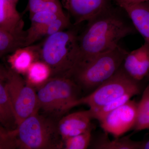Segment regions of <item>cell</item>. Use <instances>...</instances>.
<instances>
[{
  "label": "cell",
  "mask_w": 149,
  "mask_h": 149,
  "mask_svg": "<svg viewBox=\"0 0 149 149\" xmlns=\"http://www.w3.org/2000/svg\"><path fill=\"white\" fill-rule=\"evenodd\" d=\"M81 88L71 77H52L37 89L39 111L57 119L76 106Z\"/></svg>",
  "instance_id": "obj_3"
},
{
  "label": "cell",
  "mask_w": 149,
  "mask_h": 149,
  "mask_svg": "<svg viewBox=\"0 0 149 149\" xmlns=\"http://www.w3.org/2000/svg\"><path fill=\"white\" fill-rule=\"evenodd\" d=\"M0 124L8 131L16 129V117L4 83L0 81Z\"/></svg>",
  "instance_id": "obj_16"
},
{
  "label": "cell",
  "mask_w": 149,
  "mask_h": 149,
  "mask_svg": "<svg viewBox=\"0 0 149 149\" xmlns=\"http://www.w3.org/2000/svg\"><path fill=\"white\" fill-rule=\"evenodd\" d=\"M117 2L118 5H119L121 4L124 3H125L127 0H115Z\"/></svg>",
  "instance_id": "obj_30"
},
{
  "label": "cell",
  "mask_w": 149,
  "mask_h": 149,
  "mask_svg": "<svg viewBox=\"0 0 149 149\" xmlns=\"http://www.w3.org/2000/svg\"><path fill=\"white\" fill-rule=\"evenodd\" d=\"M78 37L77 31L69 28L45 38L39 45L40 59L50 67L52 77H71L79 58Z\"/></svg>",
  "instance_id": "obj_2"
},
{
  "label": "cell",
  "mask_w": 149,
  "mask_h": 149,
  "mask_svg": "<svg viewBox=\"0 0 149 149\" xmlns=\"http://www.w3.org/2000/svg\"><path fill=\"white\" fill-rule=\"evenodd\" d=\"M142 142L132 141L128 137L110 140L103 136L95 142L93 148L97 149H140Z\"/></svg>",
  "instance_id": "obj_18"
},
{
  "label": "cell",
  "mask_w": 149,
  "mask_h": 149,
  "mask_svg": "<svg viewBox=\"0 0 149 149\" xmlns=\"http://www.w3.org/2000/svg\"><path fill=\"white\" fill-rule=\"evenodd\" d=\"M93 119L89 110L75 112L63 116L58 121V129L62 141L84 133L92 128Z\"/></svg>",
  "instance_id": "obj_10"
},
{
  "label": "cell",
  "mask_w": 149,
  "mask_h": 149,
  "mask_svg": "<svg viewBox=\"0 0 149 149\" xmlns=\"http://www.w3.org/2000/svg\"><path fill=\"white\" fill-rule=\"evenodd\" d=\"M130 77L141 81L149 73V45L145 42L140 47L128 52L122 65Z\"/></svg>",
  "instance_id": "obj_11"
},
{
  "label": "cell",
  "mask_w": 149,
  "mask_h": 149,
  "mask_svg": "<svg viewBox=\"0 0 149 149\" xmlns=\"http://www.w3.org/2000/svg\"><path fill=\"white\" fill-rule=\"evenodd\" d=\"M137 105L130 100L108 113L99 121L103 130L115 138H120L134 129L137 119Z\"/></svg>",
  "instance_id": "obj_8"
},
{
  "label": "cell",
  "mask_w": 149,
  "mask_h": 149,
  "mask_svg": "<svg viewBox=\"0 0 149 149\" xmlns=\"http://www.w3.org/2000/svg\"><path fill=\"white\" fill-rule=\"evenodd\" d=\"M74 25L89 21L111 6L110 0H62Z\"/></svg>",
  "instance_id": "obj_9"
},
{
  "label": "cell",
  "mask_w": 149,
  "mask_h": 149,
  "mask_svg": "<svg viewBox=\"0 0 149 149\" xmlns=\"http://www.w3.org/2000/svg\"><path fill=\"white\" fill-rule=\"evenodd\" d=\"M8 70L0 64V81L4 83L6 78Z\"/></svg>",
  "instance_id": "obj_26"
},
{
  "label": "cell",
  "mask_w": 149,
  "mask_h": 149,
  "mask_svg": "<svg viewBox=\"0 0 149 149\" xmlns=\"http://www.w3.org/2000/svg\"><path fill=\"white\" fill-rule=\"evenodd\" d=\"M27 8L29 15L42 11L51 12L59 15L65 14L60 0H27Z\"/></svg>",
  "instance_id": "obj_21"
},
{
  "label": "cell",
  "mask_w": 149,
  "mask_h": 149,
  "mask_svg": "<svg viewBox=\"0 0 149 149\" xmlns=\"http://www.w3.org/2000/svg\"><path fill=\"white\" fill-rule=\"evenodd\" d=\"M128 52L119 45L78 65L71 77L81 89L94 90L117 72Z\"/></svg>",
  "instance_id": "obj_5"
},
{
  "label": "cell",
  "mask_w": 149,
  "mask_h": 149,
  "mask_svg": "<svg viewBox=\"0 0 149 149\" xmlns=\"http://www.w3.org/2000/svg\"><path fill=\"white\" fill-rule=\"evenodd\" d=\"M65 15H59L51 12L42 11L29 15L31 24L29 28L25 31L24 43L46 24Z\"/></svg>",
  "instance_id": "obj_19"
},
{
  "label": "cell",
  "mask_w": 149,
  "mask_h": 149,
  "mask_svg": "<svg viewBox=\"0 0 149 149\" xmlns=\"http://www.w3.org/2000/svg\"><path fill=\"white\" fill-rule=\"evenodd\" d=\"M92 128L84 133L69 137L63 141V148L65 149H85L91 143Z\"/></svg>",
  "instance_id": "obj_24"
},
{
  "label": "cell",
  "mask_w": 149,
  "mask_h": 149,
  "mask_svg": "<svg viewBox=\"0 0 149 149\" xmlns=\"http://www.w3.org/2000/svg\"><path fill=\"white\" fill-rule=\"evenodd\" d=\"M125 11L136 31L149 45V1L119 6Z\"/></svg>",
  "instance_id": "obj_14"
},
{
  "label": "cell",
  "mask_w": 149,
  "mask_h": 149,
  "mask_svg": "<svg viewBox=\"0 0 149 149\" xmlns=\"http://www.w3.org/2000/svg\"><path fill=\"white\" fill-rule=\"evenodd\" d=\"M15 130L0 135V149L17 148Z\"/></svg>",
  "instance_id": "obj_25"
},
{
  "label": "cell",
  "mask_w": 149,
  "mask_h": 149,
  "mask_svg": "<svg viewBox=\"0 0 149 149\" xmlns=\"http://www.w3.org/2000/svg\"><path fill=\"white\" fill-rule=\"evenodd\" d=\"M24 76L27 84L37 89L52 77V70L45 62L37 60L31 65Z\"/></svg>",
  "instance_id": "obj_15"
},
{
  "label": "cell",
  "mask_w": 149,
  "mask_h": 149,
  "mask_svg": "<svg viewBox=\"0 0 149 149\" xmlns=\"http://www.w3.org/2000/svg\"><path fill=\"white\" fill-rule=\"evenodd\" d=\"M4 85L14 111L17 126L27 117L39 111L36 89L28 85L21 74L9 68Z\"/></svg>",
  "instance_id": "obj_7"
},
{
  "label": "cell",
  "mask_w": 149,
  "mask_h": 149,
  "mask_svg": "<svg viewBox=\"0 0 149 149\" xmlns=\"http://www.w3.org/2000/svg\"><path fill=\"white\" fill-rule=\"evenodd\" d=\"M17 3L10 0H0V28L24 39V22Z\"/></svg>",
  "instance_id": "obj_12"
},
{
  "label": "cell",
  "mask_w": 149,
  "mask_h": 149,
  "mask_svg": "<svg viewBox=\"0 0 149 149\" xmlns=\"http://www.w3.org/2000/svg\"><path fill=\"white\" fill-rule=\"evenodd\" d=\"M122 12L110 7L88 22L78 35V65L117 47L120 40L136 32Z\"/></svg>",
  "instance_id": "obj_1"
},
{
  "label": "cell",
  "mask_w": 149,
  "mask_h": 149,
  "mask_svg": "<svg viewBox=\"0 0 149 149\" xmlns=\"http://www.w3.org/2000/svg\"><path fill=\"white\" fill-rule=\"evenodd\" d=\"M24 39L0 28V58L24 46Z\"/></svg>",
  "instance_id": "obj_22"
},
{
  "label": "cell",
  "mask_w": 149,
  "mask_h": 149,
  "mask_svg": "<svg viewBox=\"0 0 149 149\" xmlns=\"http://www.w3.org/2000/svg\"><path fill=\"white\" fill-rule=\"evenodd\" d=\"M8 131V130H7L5 128H4L0 124V135L2 134H4Z\"/></svg>",
  "instance_id": "obj_29"
},
{
  "label": "cell",
  "mask_w": 149,
  "mask_h": 149,
  "mask_svg": "<svg viewBox=\"0 0 149 149\" xmlns=\"http://www.w3.org/2000/svg\"><path fill=\"white\" fill-rule=\"evenodd\" d=\"M40 59V45H34L20 47L9 54L7 61L10 68L24 75L31 65Z\"/></svg>",
  "instance_id": "obj_13"
},
{
  "label": "cell",
  "mask_w": 149,
  "mask_h": 149,
  "mask_svg": "<svg viewBox=\"0 0 149 149\" xmlns=\"http://www.w3.org/2000/svg\"><path fill=\"white\" fill-rule=\"evenodd\" d=\"M71 25L69 17L66 14L49 22L35 33L25 42L24 46L34 45L38 40L47 38L56 33L70 28Z\"/></svg>",
  "instance_id": "obj_17"
},
{
  "label": "cell",
  "mask_w": 149,
  "mask_h": 149,
  "mask_svg": "<svg viewBox=\"0 0 149 149\" xmlns=\"http://www.w3.org/2000/svg\"><path fill=\"white\" fill-rule=\"evenodd\" d=\"M148 1H149V0H127L125 3L121 4L118 6L122 4H133L140 3L145 2Z\"/></svg>",
  "instance_id": "obj_27"
},
{
  "label": "cell",
  "mask_w": 149,
  "mask_h": 149,
  "mask_svg": "<svg viewBox=\"0 0 149 149\" xmlns=\"http://www.w3.org/2000/svg\"><path fill=\"white\" fill-rule=\"evenodd\" d=\"M140 149H149V140L146 142H142Z\"/></svg>",
  "instance_id": "obj_28"
},
{
  "label": "cell",
  "mask_w": 149,
  "mask_h": 149,
  "mask_svg": "<svg viewBox=\"0 0 149 149\" xmlns=\"http://www.w3.org/2000/svg\"><path fill=\"white\" fill-rule=\"evenodd\" d=\"M57 124L56 119L39 112L27 117L15 130L17 148L63 149Z\"/></svg>",
  "instance_id": "obj_4"
},
{
  "label": "cell",
  "mask_w": 149,
  "mask_h": 149,
  "mask_svg": "<svg viewBox=\"0 0 149 149\" xmlns=\"http://www.w3.org/2000/svg\"><path fill=\"white\" fill-rule=\"evenodd\" d=\"M149 129V83L137 105V119L133 130L140 131Z\"/></svg>",
  "instance_id": "obj_20"
},
{
  "label": "cell",
  "mask_w": 149,
  "mask_h": 149,
  "mask_svg": "<svg viewBox=\"0 0 149 149\" xmlns=\"http://www.w3.org/2000/svg\"><path fill=\"white\" fill-rule=\"evenodd\" d=\"M136 95V94L133 93H127L102 106L89 109L91 116L93 119L100 121L108 113L126 103Z\"/></svg>",
  "instance_id": "obj_23"
},
{
  "label": "cell",
  "mask_w": 149,
  "mask_h": 149,
  "mask_svg": "<svg viewBox=\"0 0 149 149\" xmlns=\"http://www.w3.org/2000/svg\"><path fill=\"white\" fill-rule=\"evenodd\" d=\"M140 82L130 77L121 66L113 76L89 95L80 97L76 103V106L85 104L90 109L95 108L106 104L127 93H133L137 95L141 91Z\"/></svg>",
  "instance_id": "obj_6"
}]
</instances>
